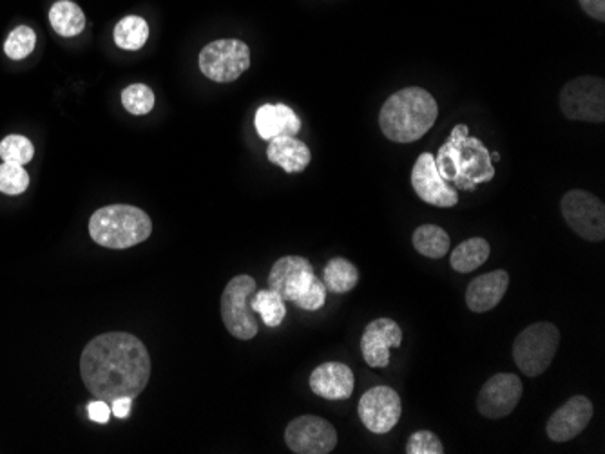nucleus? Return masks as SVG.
I'll use <instances>...</instances> for the list:
<instances>
[{
  "label": "nucleus",
  "mask_w": 605,
  "mask_h": 454,
  "mask_svg": "<svg viewBox=\"0 0 605 454\" xmlns=\"http://www.w3.org/2000/svg\"><path fill=\"white\" fill-rule=\"evenodd\" d=\"M80 375L89 393L107 404L118 397L136 398L151 377V357L135 335L104 333L82 351Z\"/></svg>",
  "instance_id": "obj_1"
},
{
  "label": "nucleus",
  "mask_w": 605,
  "mask_h": 454,
  "mask_svg": "<svg viewBox=\"0 0 605 454\" xmlns=\"http://www.w3.org/2000/svg\"><path fill=\"white\" fill-rule=\"evenodd\" d=\"M466 123L453 127L450 138L435 156V167L441 178L457 190H473L495 178L490 151L479 138H471Z\"/></svg>",
  "instance_id": "obj_2"
},
{
  "label": "nucleus",
  "mask_w": 605,
  "mask_h": 454,
  "mask_svg": "<svg viewBox=\"0 0 605 454\" xmlns=\"http://www.w3.org/2000/svg\"><path fill=\"white\" fill-rule=\"evenodd\" d=\"M437 116L439 105L426 89L406 87L386 100L379 125L388 140L413 143L432 129Z\"/></svg>",
  "instance_id": "obj_3"
},
{
  "label": "nucleus",
  "mask_w": 605,
  "mask_h": 454,
  "mask_svg": "<svg viewBox=\"0 0 605 454\" xmlns=\"http://www.w3.org/2000/svg\"><path fill=\"white\" fill-rule=\"evenodd\" d=\"M153 232V221L133 205H109L89 219V234L104 248L125 250L144 243Z\"/></svg>",
  "instance_id": "obj_4"
},
{
  "label": "nucleus",
  "mask_w": 605,
  "mask_h": 454,
  "mask_svg": "<svg viewBox=\"0 0 605 454\" xmlns=\"http://www.w3.org/2000/svg\"><path fill=\"white\" fill-rule=\"evenodd\" d=\"M560 332L551 322H535L513 344V359L526 377L542 375L555 359Z\"/></svg>",
  "instance_id": "obj_5"
},
{
  "label": "nucleus",
  "mask_w": 605,
  "mask_h": 454,
  "mask_svg": "<svg viewBox=\"0 0 605 454\" xmlns=\"http://www.w3.org/2000/svg\"><path fill=\"white\" fill-rule=\"evenodd\" d=\"M258 292V284L250 275H236L225 286L221 295V319L227 332L240 341H250L258 335V321L250 308L252 295Z\"/></svg>",
  "instance_id": "obj_6"
},
{
  "label": "nucleus",
  "mask_w": 605,
  "mask_h": 454,
  "mask_svg": "<svg viewBox=\"0 0 605 454\" xmlns=\"http://www.w3.org/2000/svg\"><path fill=\"white\" fill-rule=\"evenodd\" d=\"M560 111L569 120L605 122V80L600 76H578L560 91Z\"/></svg>",
  "instance_id": "obj_7"
},
{
  "label": "nucleus",
  "mask_w": 605,
  "mask_h": 454,
  "mask_svg": "<svg viewBox=\"0 0 605 454\" xmlns=\"http://www.w3.org/2000/svg\"><path fill=\"white\" fill-rule=\"evenodd\" d=\"M250 67V49L236 38L207 44L200 53V71L212 82L231 84Z\"/></svg>",
  "instance_id": "obj_8"
},
{
  "label": "nucleus",
  "mask_w": 605,
  "mask_h": 454,
  "mask_svg": "<svg viewBox=\"0 0 605 454\" xmlns=\"http://www.w3.org/2000/svg\"><path fill=\"white\" fill-rule=\"evenodd\" d=\"M562 216L569 228L587 241H604L605 205L587 190H569L560 203Z\"/></svg>",
  "instance_id": "obj_9"
},
{
  "label": "nucleus",
  "mask_w": 605,
  "mask_h": 454,
  "mask_svg": "<svg viewBox=\"0 0 605 454\" xmlns=\"http://www.w3.org/2000/svg\"><path fill=\"white\" fill-rule=\"evenodd\" d=\"M285 442L296 454H328L336 449L337 433L325 418L305 415L294 418L285 431Z\"/></svg>",
  "instance_id": "obj_10"
},
{
  "label": "nucleus",
  "mask_w": 605,
  "mask_h": 454,
  "mask_svg": "<svg viewBox=\"0 0 605 454\" xmlns=\"http://www.w3.org/2000/svg\"><path fill=\"white\" fill-rule=\"evenodd\" d=\"M403 413L401 397L388 386L368 389L359 400V418L363 426L375 435L390 433Z\"/></svg>",
  "instance_id": "obj_11"
},
{
  "label": "nucleus",
  "mask_w": 605,
  "mask_h": 454,
  "mask_svg": "<svg viewBox=\"0 0 605 454\" xmlns=\"http://www.w3.org/2000/svg\"><path fill=\"white\" fill-rule=\"evenodd\" d=\"M522 391V380L515 373L493 375L482 386L477 398L479 413L491 420L508 417L515 411V407L519 406Z\"/></svg>",
  "instance_id": "obj_12"
},
{
  "label": "nucleus",
  "mask_w": 605,
  "mask_h": 454,
  "mask_svg": "<svg viewBox=\"0 0 605 454\" xmlns=\"http://www.w3.org/2000/svg\"><path fill=\"white\" fill-rule=\"evenodd\" d=\"M412 187L424 203L442 209H452L459 203V192L441 178L432 152H423L412 171Z\"/></svg>",
  "instance_id": "obj_13"
},
{
  "label": "nucleus",
  "mask_w": 605,
  "mask_h": 454,
  "mask_svg": "<svg viewBox=\"0 0 605 454\" xmlns=\"http://www.w3.org/2000/svg\"><path fill=\"white\" fill-rule=\"evenodd\" d=\"M317 277L314 266L305 257L287 256L278 259L269 274L270 290L281 295L285 303H296Z\"/></svg>",
  "instance_id": "obj_14"
},
{
  "label": "nucleus",
  "mask_w": 605,
  "mask_h": 454,
  "mask_svg": "<svg viewBox=\"0 0 605 454\" xmlns=\"http://www.w3.org/2000/svg\"><path fill=\"white\" fill-rule=\"evenodd\" d=\"M595 413L593 402L584 395H577L567 400L566 404L558 407L551 415L546 426L549 438L557 444H564L577 438L591 422Z\"/></svg>",
  "instance_id": "obj_15"
},
{
  "label": "nucleus",
  "mask_w": 605,
  "mask_h": 454,
  "mask_svg": "<svg viewBox=\"0 0 605 454\" xmlns=\"http://www.w3.org/2000/svg\"><path fill=\"white\" fill-rule=\"evenodd\" d=\"M403 342V330L392 319H375L365 328L361 337L363 359L370 368H386L390 364V350Z\"/></svg>",
  "instance_id": "obj_16"
},
{
  "label": "nucleus",
  "mask_w": 605,
  "mask_h": 454,
  "mask_svg": "<svg viewBox=\"0 0 605 454\" xmlns=\"http://www.w3.org/2000/svg\"><path fill=\"white\" fill-rule=\"evenodd\" d=\"M356 379L352 369L343 362H325L310 375V389L317 397L327 400H346L352 397Z\"/></svg>",
  "instance_id": "obj_17"
},
{
  "label": "nucleus",
  "mask_w": 605,
  "mask_h": 454,
  "mask_svg": "<svg viewBox=\"0 0 605 454\" xmlns=\"http://www.w3.org/2000/svg\"><path fill=\"white\" fill-rule=\"evenodd\" d=\"M509 275L506 270H495L481 275L468 284L466 304L473 313H486L499 306L508 292Z\"/></svg>",
  "instance_id": "obj_18"
},
{
  "label": "nucleus",
  "mask_w": 605,
  "mask_h": 454,
  "mask_svg": "<svg viewBox=\"0 0 605 454\" xmlns=\"http://www.w3.org/2000/svg\"><path fill=\"white\" fill-rule=\"evenodd\" d=\"M261 140H274L278 136H296L301 131L298 114L285 104L261 105L254 118Z\"/></svg>",
  "instance_id": "obj_19"
},
{
  "label": "nucleus",
  "mask_w": 605,
  "mask_h": 454,
  "mask_svg": "<svg viewBox=\"0 0 605 454\" xmlns=\"http://www.w3.org/2000/svg\"><path fill=\"white\" fill-rule=\"evenodd\" d=\"M267 158L270 163L278 165L289 174L303 172L310 165L312 154L303 142L296 140L294 136H278L270 140L267 147Z\"/></svg>",
  "instance_id": "obj_20"
},
{
  "label": "nucleus",
  "mask_w": 605,
  "mask_h": 454,
  "mask_svg": "<svg viewBox=\"0 0 605 454\" xmlns=\"http://www.w3.org/2000/svg\"><path fill=\"white\" fill-rule=\"evenodd\" d=\"M491 246L482 237H471L457 246L450 256V265L459 274H470L488 261Z\"/></svg>",
  "instance_id": "obj_21"
},
{
  "label": "nucleus",
  "mask_w": 605,
  "mask_h": 454,
  "mask_svg": "<svg viewBox=\"0 0 605 454\" xmlns=\"http://www.w3.org/2000/svg\"><path fill=\"white\" fill-rule=\"evenodd\" d=\"M49 22L60 37H77L86 28V15L75 2L60 0L49 10Z\"/></svg>",
  "instance_id": "obj_22"
},
{
  "label": "nucleus",
  "mask_w": 605,
  "mask_h": 454,
  "mask_svg": "<svg viewBox=\"0 0 605 454\" xmlns=\"http://www.w3.org/2000/svg\"><path fill=\"white\" fill-rule=\"evenodd\" d=\"M413 248L424 257L441 259L450 252V236L437 225H421L413 232Z\"/></svg>",
  "instance_id": "obj_23"
},
{
  "label": "nucleus",
  "mask_w": 605,
  "mask_h": 454,
  "mask_svg": "<svg viewBox=\"0 0 605 454\" xmlns=\"http://www.w3.org/2000/svg\"><path fill=\"white\" fill-rule=\"evenodd\" d=\"M323 283L327 286L328 292L346 294L354 290L359 283V270L348 259L334 257L332 261H328V265L323 270Z\"/></svg>",
  "instance_id": "obj_24"
},
{
  "label": "nucleus",
  "mask_w": 605,
  "mask_h": 454,
  "mask_svg": "<svg viewBox=\"0 0 605 454\" xmlns=\"http://www.w3.org/2000/svg\"><path fill=\"white\" fill-rule=\"evenodd\" d=\"M250 308L252 312L260 313L265 326L269 328H278L281 322L287 317V306L281 299V295L276 294L274 290H261L252 295L250 299Z\"/></svg>",
  "instance_id": "obj_25"
},
{
  "label": "nucleus",
  "mask_w": 605,
  "mask_h": 454,
  "mask_svg": "<svg viewBox=\"0 0 605 454\" xmlns=\"http://www.w3.org/2000/svg\"><path fill=\"white\" fill-rule=\"evenodd\" d=\"M147 38H149V26L142 17L131 15L116 24L115 42L118 48L138 51L144 48Z\"/></svg>",
  "instance_id": "obj_26"
},
{
  "label": "nucleus",
  "mask_w": 605,
  "mask_h": 454,
  "mask_svg": "<svg viewBox=\"0 0 605 454\" xmlns=\"http://www.w3.org/2000/svg\"><path fill=\"white\" fill-rule=\"evenodd\" d=\"M33 156H35V147L26 136L10 134L0 142V158L6 163H15L24 167L26 163L33 160Z\"/></svg>",
  "instance_id": "obj_27"
},
{
  "label": "nucleus",
  "mask_w": 605,
  "mask_h": 454,
  "mask_svg": "<svg viewBox=\"0 0 605 454\" xmlns=\"http://www.w3.org/2000/svg\"><path fill=\"white\" fill-rule=\"evenodd\" d=\"M37 44V35L33 29L28 26H19V28L13 29L10 33V37L6 38V44H4V53L11 58V60H22V58L29 57L35 49Z\"/></svg>",
  "instance_id": "obj_28"
},
{
  "label": "nucleus",
  "mask_w": 605,
  "mask_h": 454,
  "mask_svg": "<svg viewBox=\"0 0 605 454\" xmlns=\"http://www.w3.org/2000/svg\"><path fill=\"white\" fill-rule=\"evenodd\" d=\"M122 104L127 113L144 116L153 111L154 93L144 84H133L122 91Z\"/></svg>",
  "instance_id": "obj_29"
},
{
  "label": "nucleus",
  "mask_w": 605,
  "mask_h": 454,
  "mask_svg": "<svg viewBox=\"0 0 605 454\" xmlns=\"http://www.w3.org/2000/svg\"><path fill=\"white\" fill-rule=\"evenodd\" d=\"M29 187V174L22 165L2 163L0 165V192L8 196H19Z\"/></svg>",
  "instance_id": "obj_30"
},
{
  "label": "nucleus",
  "mask_w": 605,
  "mask_h": 454,
  "mask_svg": "<svg viewBox=\"0 0 605 454\" xmlns=\"http://www.w3.org/2000/svg\"><path fill=\"white\" fill-rule=\"evenodd\" d=\"M444 445L432 431H417L406 444V454H442Z\"/></svg>",
  "instance_id": "obj_31"
},
{
  "label": "nucleus",
  "mask_w": 605,
  "mask_h": 454,
  "mask_svg": "<svg viewBox=\"0 0 605 454\" xmlns=\"http://www.w3.org/2000/svg\"><path fill=\"white\" fill-rule=\"evenodd\" d=\"M327 292V286H325L323 281H319V277H317L307 292L301 295L294 304L298 308H301V310H305V312H316L319 308H323V304L327 301Z\"/></svg>",
  "instance_id": "obj_32"
},
{
  "label": "nucleus",
  "mask_w": 605,
  "mask_h": 454,
  "mask_svg": "<svg viewBox=\"0 0 605 454\" xmlns=\"http://www.w3.org/2000/svg\"><path fill=\"white\" fill-rule=\"evenodd\" d=\"M87 415L89 418L93 420V422H97V424H107L109 422V418H111V406L104 402V400H93V402H89L87 404Z\"/></svg>",
  "instance_id": "obj_33"
},
{
  "label": "nucleus",
  "mask_w": 605,
  "mask_h": 454,
  "mask_svg": "<svg viewBox=\"0 0 605 454\" xmlns=\"http://www.w3.org/2000/svg\"><path fill=\"white\" fill-rule=\"evenodd\" d=\"M582 10L586 11L589 17L604 22L605 20V0H578Z\"/></svg>",
  "instance_id": "obj_34"
},
{
  "label": "nucleus",
  "mask_w": 605,
  "mask_h": 454,
  "mask_svg": "<svg viewBox=\"0 0 605 454\" xmlns=\"http://www.w3.org/2000/svg\"><path fill=\"white\" fill-rule=\"evenodd\" d=\"M131 407H133V398L131 397H118L111 402V413L116 418H127L131 413Z\"/></svg>",
  "instance_id": "obj_35"
},
{
  "label": "nucleus",
  "mask_w": 605,
  "mask_h": 454,
  "mask_svg": "<svg viewBox=\"0 0 605 454\" xmlns=\"http://www.w3.org/2000/svg\"><path fill=\"white\" fill-rule=\"evenodd\" d=\"M491 160L499 161L500 160L499 152H495V154H493V156H491Z\"/></svg>",
  "instance_id": "obj_36"
}]
</instances>
